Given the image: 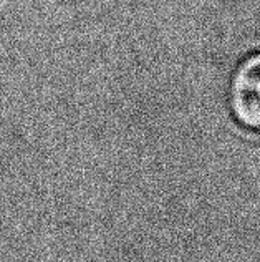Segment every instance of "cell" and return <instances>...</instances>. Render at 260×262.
<instances>
[{"mask_svg": "<svg viewBox=\"0 0 260 262\" xmlns=\"http://www.w3.org/2000/svg\"><path fill=\"white\" fill-rule=\"evenodd\" d=\"M229 106L242 126L260 131V50L235 68L229 85Z\"/></svg>", "mask_w": 260, "mask_h": 262, "instance_id": "cell-1", "label": "cell"}]
</instances>
